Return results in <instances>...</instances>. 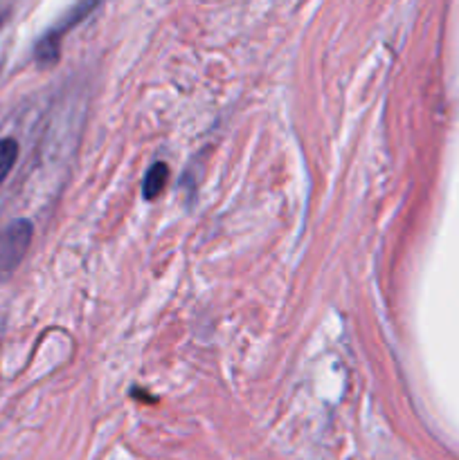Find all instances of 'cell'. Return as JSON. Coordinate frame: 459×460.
<instances>
[{
	"label": "cell",
	"mask_w": 459,
	"mask_h": 460,
	"mask_svg": "<svg viewBox=\"0 0 459 460\" xmlns=\"http://www.w3.org/2000/svg\"><path fill=\"white\" fill-rule=\"evenodd\" d=\"M32 236H34V227L25 218L14 220L4 229L3 236H0V277H9L21 265L27 250H30Z\"/></svg>",
	"instance_id": "cell-1"
},
{
	"label": "cell",
	"mask_w": 459,
	"mask_h": 460,
	"mask_svg": "<svg viewBox=\"0 0 459 460\" xmlns=\"http://www.w3.org/2000/svg\"><path fill=\"white\" fill-rule=\"evenodd\" d=\"M166 178H169V166H166L165 162H156V164L147 171V178H144V198H147V200H153V198L160 196L162 189H165L166 184Z\"/></svg>",
	"instance_id": "cell-2"
},
{
	"label": "cell",
	"mask_w": 459,
	"mask_h": 460,
	"mask_svg": "<svg viewBox=\"0 0 459 460\" xmlns=\"http://www.w3.org/2000/svg\"><path fill=\"white\" fill-rule=\"evenodd\" d=\"M18 157V144L16 139L4 137L0 139V184L4 182V178L9 175V171L14 169Z\"/></svg>",
	"instance_id": "cell-3"
}]
</instances>
